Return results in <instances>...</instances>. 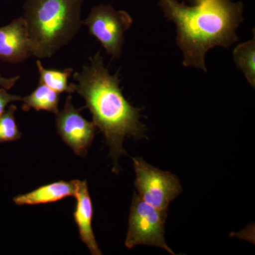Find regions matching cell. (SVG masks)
I'll list each match as a JSON object with an SVG mask.
<instances>
[{
	"instance_id": "8992f818",
	"label": "cell",
	"mask_w": 255,
	"mask_h": 255,
	"mask_svg": "<svg viewBox=\"0 0 255 255\" xmlns=\"http://www.w3.org/2000/svg\"><path fill=\"white\" fill-rule=\"evenodd\" d=\"M139 196L147 204L167 214L169 204L182 191L179 179L147 164L142 157L132 158Z\"/></svg>"
},
{
	"instance_id": "277c9868",
	"label": "cell",
	"mask_w": 255,
	"mask_h": 255,
	"mask_svg": "<svg viewBox=\"0 0 255 255\" xmlns=\"http://www.w3.org/2000/svg\"><path fill=\"white\" fill-rule=\"evenodd\" d=\"M167 214L147 204L134 192L125 245L129 249L137 246L159 247L174 255L164 240Z\"/></svg>"
},
{
	"instance_id": "52a82bcc",
	"label": "cell",
	"mask_w": 255,
	"mask_h": 255,
	"mask_svg": "<svg viewBox=\"0 0 255 255\" xmlns=\"http://www.w3.org/2000/svg\"><path fill=\"white\" fill-rule=\"evenodd\" d=\"M68 95L63 110L56 114V127L62 139L77 155L85 157L95 137L96 126L84 118Z\"/></svg>"
},
{
	"instance_id": "e0dca14e",
	"label": "cell",
	"mask_w": 255,
	"mask_h": 255,
	"mask_svg": "<svg viewBox=\"0 0 255 255\" xmlns=\"http://www.w3.org/2000/svg\"><path fill=\"white\" fill-rule=\"evenodd\" d=\"M188 1H192V2H194L196 4V3L199 2L201 0H188Z\"/></svg>"
},
{
	"instance_id": "7c38bea8",
	"label": "cell",
	"mask_w": 255,
	"mask_h": 255,
	"mask_svg": "<svg viewBox=\"0 0 255 255\" xmlns=\"http://www.w3.org/2000/svg\"><path fill=\"white\" fill-rule=\"evenodd\" d=\"M233 60L236 66L244 75L246 81L253 89L255 87V33L249 41L238 44L233 50Z\"/></svg>"
},
{
	"instance_id": "5bb4252c",
	"label": "cell",
	"mask_w": 255,
	"mask_h": 255,
	"mask_svg": "<svg viewBox=\"0 0 255 255\" xmlns=\"http://www.w3.org/2000/svg\"><path fill=\"white\" fill-rule=\"evenodd\" d=\"M16 111V106L10 105L0 117V142L16 141L21 137L15 119Z\"/></svg>"
},
{
	"instance_id": "4fadbf2b",
	"label": "cell",
	"mask_w": 255,
	"mask_h": 255,
	"mask_svg": "<svg viewBox=\"0 0 255 255\" xmlns=\"http://www.w3.org/2000/svg\"><path fill=\"white\" fill-rule=\"evenodd\" d=\"M36 65L40 75L39 84L46 85L59 94L63 92L72 94L75 92V83L68 82L69 78L73 73V68H68L63 70L46 69L38 60Z\"/></svg>"
},
{
	"instance_id": "6da1fadb",
	"label": "cell",
	"mask_w": 255,
	"mask_h": 255,
	"mask_svg": "<svg viewBox=\"0 0 255 255\" xmlns=\"http://www.w3.org/2000/svg\"><path fill=\"white\" fill-rule=\"evenodd\" d=\"M164 17L175 24L176 42L186 68L207 72L206 55L216 47L228 48L238 41L244 5L231 0H201L189 6L177 0H159Z\"/></svg>"
},
{
	"instance_id": "ba28073f",
	"label": "cell",
	"mask_w": 255,
	"mask_h": 255,
	"mask_svg": "<svg viewBox=\"0 0 255 255\" xmlns=\"http://www.w3.org/2000/svg\"><path fill=\"white\" fill-rule=\"evenodd\" d=\"M31 56H33V46L23 16L0 28V59L18 63Z\"/></svg>"
},
{
	"instance_id": "9c48e42d",
	"label": "cell",
	"mask_w": 255,
	"mask_h": 255,
	"mask_svg": "<svg viewBox=\"0 0 255 255\" xmlns=\"http://www.w3.org/2000/svg\"><path fill=\"white\" fill-rule=\"evenodd\" d=\"M74 183L75 186L74 196L77 199L74 219L78 227L80 239L86 245L92 255H102L92 229L93 206L89 193L87 181L74 180Z\"/></svg>"
},
{
	"instance_id": "8fae6325",
	"label": "cell",
	"mask_w": 255,
	"mask_h": 255,
	"mask_svg": "<svg viewBox=\"0 0 255 255\" xmlns=\"http://www.w3.org/2000/svg\"><path fill=\"white\" fill-rule=\"evenodd\" d=\"M21 101L23 102L21 108L24 112L33 109L36 111H46L55 114L59 112L60 94L42 84H39L31 95L21 99Z\"/></svg>"
},
{
	"instance_id": "30bf717a",
	"label": "cell",
	"mask_w": 255,
	"mask_h": 255,
	"mask_svg": "<svg viewBox=\"0 0 255 255\" xmlns=\"http://www.w3.org/2000/svg\"><path fill=\"white\" fill-rule=\"evenodd\" d=\"M75 186L71 182L59 181L42 186L25 194L15 196L13 201L16 205H38L50 204L75 196Z\"/></svg>"
},
{
	"instance_id": "5b68a950",
	"label": "cell",
	"mask_w": 255,
	"mask_h": 255,
	"mask_svg": "<svg viewBox=\"0 0 255 255\" xmlns=\"http://www.w3.org/2000/svg\"><path fill=\"white\" fill-rule=\"evenodd\" d=\"M83 24L95 37L112 59L122 56L124 34L132 24V18L127 11L116 10L112 5L101 4L92 7Z\"/></svg>"
},
{
	"instance_id": "2e32d148",
	"label": "cell",
	"mask_w": 255,
	"mask_h": 255,
	"mask_svg": "<svg viewBox=\"0 0 255 255\" xmlns=\"http://www.w3.org/2000/svg\"><path fill=\"white\" fill-rule=\"evenodd\" d=\"M19 76H15L11 78H3L0 75V87L6 89V90H10L14 86L15 84L19 80Z\"/></svg>"
},
{
	"instance_id": "3957f363",
	"label": "cell",
	"mask_w": 255,
	"mask_h": 255,
	"mask_svg": "<svg viewBox=\"0 0 255 255\" xmlns=\"http://www.w3.org/2000/svg\"><path fill=\"white\" fill-rule=\"evenodd\" d=\"M83 0H26L23 17L33 56L50 58L71 41L81 28Z\"/></svg>"
},
{
	"instance_id": "9a60e30c",
	"label": "cell",
	"mask_w": 255,
	"mask_h": 255,
	"mask_svg": "<svg viewBox=\"0 0 255 255\" xmlns=\"http://www.w3.org/2000/svg\"><path fill=\"white\" fill-rule=\"evenodd\" d=\"M21 99L20 96L8 93L6 89H0V117L4 113L6 106L14 101H21Z\"/></svg>"
},
{
	"instance_id": "7a4b0ae2",
	"label": "cell",
	"mask_w": 255,
	"mask_h": 255,
	"mask_svg": "<svg viewBox=\"0 0 255 255\" xmlns=\"http://www.w3.org/2000/svg\"><path fill=\"white\" fill-rule=\"evenodd\" d=\"M81 72L73 74L75 92L83 97L91 112L93 123L104 134L114 160L113 172H119L118 159L127 155L123 142L127 137L147 138L145 124L140 122V110L124 97L118 73L111 75L100 51L90 58Z\"/></svg>"
}]
</instances>
